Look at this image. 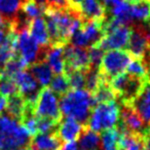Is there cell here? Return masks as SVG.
<instances>
[{
  "label": "cell",
  "mask_w": 150,
  "mask_h": 150,
  "mask_svg": "<svg viewBox=\"0 0 150 150\" xmlns=\"http://www.w3.org/2000/svg\"><path fill=\"white\" fill-rule=\"evenodd\" d=\"M31 144V136L16 119L0 115V150H19Z\"/></svg>",
  "instance_id": "obj_2"
},
{
  "label": "cell",
  "mask_w": 150,
  "mask_h": 150,
  "mask_svg": "<svg viewBox=\"0 0 150 150\" xmlns=\"http://www.w3.org/2000/svg\"><path fill=\"white\" fill-rule=\"evenodd\" d=\"M148 82L147 79L135 77L127 73H121L112 78L109 83L120 105H133L134 101L141 95Z\"/></svg>",
  "instance_id": "obj_3"
},
{
  "label": "cell",
  "mask_w": 150,
  "mask_h": 150,
  "mask_svg": "<svg viewBox=\"0 0 150 150\" xmlns=\"http://www.w3.org/2000/svg\"><path fill=\"white\" fill-rule=\"evenodd\" d=\"M18 54L29 65L37 62L39 54V45L30 35L28 28L19 32L18 36Z\"/></svg>",
  "instance_id": "obj_12"
},
{
  "label": "cell",
  "mask_w": 150,
  "mask_h": 150,
  "mask_svg": "<svg viewBox=\"0 0 150 150\" xmlns=\"http://www.w3.org/2000/svg\"><path fill=\"white\" fill-rule=\"evenodd\" d=\"M32 150H61L63 142L54 134H36L31 140Z\"/></svg>",
  "instance_id": "obj_15"
},
{
  "label": "cell",
  "mask_w": 150,
  "mask_h": 150,
  "mask_svg": "<svg viewBox=\"0 0 150 150\" xmlns=\"http://www.w3.org/2000/svg\"><path fill=\"white\" fill-rule=\"evenodd\" d=\"M92 98L96 106L99 104H106V103L114 102L116 100V96H115L112 88L110 86V83L104 76H103L99 86L95 90V92L92 94Z\"/></svg>",
  "instance_id": "obj_20"
},
{
  "label": "cell",
  "mask_w": 150,
  "mask_h": 150,
  "mask_svg": "<svg viewBox=\"0 0 150 150\" xmlns=\"http://www.w3.org/2000/svg\"><path fill=\"white\" fill-rule=\"evenodd\" d=\"M50 88L54 94L58 95L60 98L66 95L71 90L68 77L66 76V74L63 73V74L54 75L50 82Z\"/></svg>",
  "instance_id": "obj_28"
},
{
  "label": "cell",
  "mask_w": 150,
  "mask_h": 150,
  "mask_svg": "<svg viewBox=\"0 0 150 150\" xmlns=\"http://www.w3.org/2000/svg\"><path fill=\"white\" fill-rule=\"evenodd\" d=\"M25 105L26 102L20 93H17V94L13 95V96H9L7 98L6 108H5L7 115L20 122L22 115L24 113Z\"/></svg>",
  "instance_id": "obj_24"
},
{
  "label": "cell",
  "mask_w": 150,
  "mask_h": 150,
  "mask_svg": "<svg viewBox=\"0 0 150 150\" xmlns=\"http://www.w3.org/2000/svg\"><path fill=\"white\" fill-rule=\"evenodd\" d=\"M0 77H1V74H0Z\"/></svg>",
  "instance_id": "obj_47"
},
{
  "label": "cell",
  "mask_w": 150,
  "mask_h": 150,
  "mask_svg": "<svg viewBox=\"0 0 150 150\" xmlns=\"http://www.w3.org/2000/svg\"><path fill=\"white\" fill-rule=\"evenodd\" d=\"M6 103H7V98L1 96L0 95V114L5 110L6 108Z\"/></svg>",
  "instance_id": "obj_39"
},
{
  "label": "cell",
  "mask_w": 150,
  "mask_h": 150,
  "mask_svg": "<svg viewBox=\"0 0 150 150\" xmlns=\"http://www.w3.org/2000/svg\"><path fill=\"white\" fill-rule=\"evenodd\" d=\"M100 138L103 150H118L119 132L116 127L103 131Z\"/></svg>",
  "instance_id": "obj_25"
},
{
  "label": "cell",
  "mask_w": 150,
  "mask_h": 150,
  "mask_svg": "<svg viewBox=\"0 0 150 150\" xmlns=\"http://www.w3.org/2000/svg\"><path fill=\"white\" fill-rule=\"evenodd\" d=\"M83 125L73 118L66 117L64 120L60 121L57 129V136L62 142H74L78 140L79 136L83 131Z\"/></svg>",
  "instance_id": "obj_14"
},
{
  "label": "cell",
  "mask_w": 150,
  "mask_h": 150,
  "mask_svg": "<svg viewBox=\"0 0 150 150\" xmlns=\"http://www.w3.org/2000/svg\"><path fill=\"white\" fill-rule=\"evenodd\" d=\"M67 6V0H45V8L50 9H61L66 8Z\"/></svg>",
  "instance_id": "obj_35"
},
{
  "label": "cell",
  "mask_w": 150,
  "mask_h": 150,
  "mask_svg": "<svg viewBox=\"0 0 150 150\" xmlns=\"http://www.w3.org/2000/svg\"><path fill=\"white\" fill-rule=\"evenodd\" d=\"M132 60L133 57L127 50H107L103 54L99 71L108 81H110L112 78L125 72Z\"/></svg>",
  "instance_id": "obj_5"
},
{
  "label": "cell",
  "mask_w": 150,
  "mask_h": 150,
  "mask_svg": "<svg viewBox=\"0 0 150 150\" xmlns=\"http://www.w3.org/2000/svg\"><path fill=\"white\" fill-rule=\"evenodd\" d=\"M83 0H67V6L70 8L71 11H76L79 13V8Z\"/></svg>",
  "instance_id": "obj_36"
},
{
  "label": "cell",
  "mask_w": 150,
  "mask_h": 150,
  "mask_svg": "<svg viewBox=\"0 0 150 150\" xmlns=\"http://www.w3.org/2000/svg\"><path fill=\"white\" fill-rule=\"evenodd\" d=\"M133 28L129 26H119L113 31L105 34L99 44L94 47H99L102 50H121L127 46L131 38Z\"/></svg>",
  "instance_id": "obj_11"
},
{
  "label": "cell",
  "mask_w": 150,
  "mask_h": 150,
  "mask_svg": "<svg viewBox=\"0 0 150 150\" xmlns=\"http://www.w3.org/2000/svg\"><path fill=\"white\" fill-rule=\"evenodd\" d=\"M59 122L50 118L37 117V132L39 134H54L57 132Z\"/></svg>",
  "instance_id": "obj_33"
},
{
  "label": "cell",
  "mask_w": 150,
  "mask_h": 150,
  "mask_svg": "<svg viewBox=\"0 0 150 150\" xmlns=\"http://www.w3.org/2000/svg\"><path fill=\"white\" fill-rule=\"evenodd\" d=\"M131 15L133 19L143 22L150 21V0H142L135 3L131 7Z\"/></svg>",
  "instance_id": "obj_29"
},
{
  "label": "cell",
  "mask_w": 150,
  "mask_h": 150,
  "mask_svg": "<svg viewBox=\"0 0 150 150\" xmlns=\"http://www.w3.org/2000/svg\"><path fill=\"white\" fill-rule=\"evenodd\" d=\"M35 114L37 117L50 118L58 122L62 120L58 97L47 86L40 90L35 104Z\"/></svg>",
  "instance_id": "obj_6"
},
{
  "label": "cell",
  "mask_w": 150,
  "mask_h": 150,
  "mask_svg": "<svg viewBox=\"0 0 150 150\" xmlns=\"http://www.w3.org/2000/svg\"><path fill=\"white\" fill-rule=\"evenodd\" d=\"M68 77L69 84H70L71 90H84V71L73 70L70 72L65 73Z\"/></svg>",
  "instance_id": "obj_31"
},
{
  "label": "cell",
  "mask_w": 150,
  "mask_h": 150,
  "mask_svg": "<svg viewBox=\"0 0 150 150\" xmlns=\"http://www.w3.org/2000/svg\"><path fill=\"white\" fill-rule=\"evenodd\" d=\"M13 80L18 86V91L24 98V100L35 106L40 92V88L39 83L36 81L31 73L26 70L21 71L13 76Z\"/></svg>",
  "instance_id": "obj_10"
},
{
  "label": "cell",
  "mask_w": 150,
  "mask_h": 150,
  "mask_svg": "<svg viewBox=\"0 0 150 150\" xmlns=\"http://www.w3.org/2000/svg\"><path fill=\"white\" fill-rule=\"evenodd\" d=\"M61 113L65 117L73 118L82 125H86L93 108L96 106L92 95L86 90H70L61 97Z\"/></svg>",
  "instance_id": "obj_1"
},
{
  "label": "cell",
  "mask_w": 150,
  "mask_h": 150,
  "mask_svg": "<svg viewBox=\"0 0 150 150\" xmlns=\"http://www.w3.org/2000/svg\"><path fill=\"white\" fill-rule=\"evenodd\" d=\"M4 37H5L4 31H3V30H0V45H1V43L3 42V39H4Z\"/></svg>",
  "instance_id": "obj_41"
},
{
  "label": "cell",
  "mask_w": 150,
  "mask_h": 150,
  "mask_svg": "<svg viewBox=\"0 0 150 150\" xmlns=\"http://www.w3.org/2000/svg\"><path fill=\"white\" fill-rule=\"evenodd\" d=\"M8 29V24L3 20L2 16L0 13V30H3V31H6Z\"/></svg>",
  "instance_id": "obj_40"
},
{
  "label": "cell",
  "mask_w": 150,
  "mask_h": 150,
  "mask_svg": "<svg viewBox=\"0 0 150 150\" xmlns=\"http://www.w3.org/2000/svg\"><path fill=\"white\" fill-rule=\"evenodd\" d=\"M132 106L139 113L141 118L148 127L150 123V82L146 84L143 92L134 101Z\"/></svg>",
  "instance_id": "obj_18"
},
{
  "label": "cell",
  "mask_w": 150,
  "mask_h": 150,
  "mask_svg": "<svg viewBox=\"0 0 150 150\" xmlns=\"http://www.w3.org/2000/svg\"><path fill=\"white\" fill-rule=\"evenodd\" d=\"M127 74L135 76L138 78H142V79H147V66L146 63L139 59H134L129 62V64L127 65V69H125ZM149 81V80H148Z\"/></svg>",
  "instance_id": "obj_30"
},
{
  "label": "cell",
  "mask_w": 150,
  "mask_h": 150,
  "mask_svg": "<svg viewBox=\"0 0 150 150\" xmlns=\"http://www.w3.org/2000/svg\"><path fill=\"white\" fill-rule=\"evenodd\" d=\"M79 15L83 22L95 21L104 23L107 19V9L99 0H83L80 5Z\"/></svg>",
  "instance_id": "obj_13"
},
{
  "label": "cell",
  "mask_w": 150,
  "mask_h": 150,
  "mask_svg": "<svg viewBox=\"0 0 150 150\" xmlns=\"http://www.w3.org/2000/svg\"><path fill=\"white\" fill-rule=\"evenodd\" d=\"M19 150H32V148H31V146H26V147H24V148H21V149H19Z\"/></svg>",
  "instance_id": "obj_44"
},
{
  "label": "cell",
  "mask_w": 150,
  "mask_h": 150,
  "mask_svg": "<svg viewBox=\"0 0 150 150\" xmlns=\"http://www.w3.org/2000/svg\"><path fill=\"white\" fill-rule=\"evenodd\" d=\"M44 8L40 6L35 0H25L22 4L20 13L28 21H32L36 18H40L43 15Z\"/></svg>",
  "instance_id": "obj_27"
},
{
  "label": "cell",
  "mask_w": 150,
  "mask_h": 150,
  "mask_svg": "<svg viewBox=\"0 0 150 150\" xmlns=\"http://www.w3.org/2000/svg\"><path fill=\"white\" fill-rule=\"evenodd\" d=\"M127 3H133V4H135V3L139 2V1H142V0H125Z\"/></svg>",
  "instance_id": "obj_43"
},
{
  "label": "cell",
  "mask_w": 150,
  "mask_h": 150,
  "mask_svg": "<svg viewBox=\"0 0 150 150\" xmlns=\"http://www.w3.org/2000/svg\"><path fill=\"white\" fill-rule=\"evenodd\" d=\"M64 73L73 70L86 71L91 68L90 58L86 48L76 47L73 45L64 46Z\"/></svg>",
  "instance_id": "obj_8"
},
{
  "label": "cell",
  "mask_w": 150,
  "mask_h": 150,
  "mask_svg": "<svg viewBox=\"0 0 150 150\" xmlns=\"http://www.w3.org/2000/svg\"><path fill=\"white\" fill-rule=\"evenodd\" d=\"M79 140L80 150H101V138L100 134L84 127Z\"/></svg>",
  "instance_id": "obj_23"
},
{
  "label": "cell",
  "mask_w": 150,
  "mask_h": 150,
  "mask_svg": "<svg viewBox=\"0 0 150 150\" xmlns=\"http://www.w3.org/2000/svg\"><path fill=\"white\" fill-rule=\"evenodd\" d=\"M143 150H150V133L149 132H146V134L143 136Z\"/></svg>",
  "instance_id": "obj_38"
},
{
  "label": "cell",
  "mask_w": 150,
  "mask_h": 150,
  "mask_svg": "<svg viewBox=\"0 0 150 150\" xmlns=\"http://www.w3.org/2000/svg\"><path fill=\"white\" fill-rule=\"evenodd\" d=\"M17 93H19V91H18V86L13 78L1 75V77H0V95L5 98H8L9 96H13Z\"/></svg>",
  "instance_id": "obj_32"
},
{
  "label": "cell",
  "mask_w": 150,
  "mask_h": 150,
  "mask_svg": "<svg viewBox=\"0 0 150 150\" xmlns=\"http://www.w3.org/2000/svg\"><path fill=\"white\" fill-rule=\"evenodd\" d=\"M25 0H0V13L7 24L17 20Z\"/></svg>",
  "instance_id": "obj_22"
},
{
  "label": "cell",
  "mask_w": 150,
  "mask_h": 150,
  "mask_svg": "<svg viewBox=\"0 0 150 150\" xmlns=\"http://www.w3.org/2000/svg\"><path fill=\"white\" fill-rule=\"evenodd\" d=\"M45 61L56 74H63L65 71L64 47H50L45 52Z\"/></svg>",
  "instance_id": "obj_21"
},
{
  "label": "cell",
  "mask_w": 150,
  "mask_h": 150,
  "mask_svg": "<svg viewBox=\"0 0 150 150\" xmlns=\"http://www.w3.org/2000/svg\"><path fill=\"white\" fill-rule=\"evenodd\" d=\"M88 58H90V64H91V68H97L99 69L101 64V61L103 58V52L102 50H100L99 47H90L88 50Z\"/></svg>",
  "instance_id": "obj_34"
},
{
  "label": "cell",
  "mask_w": 150,
  "mask_h": 150,
  "mask_svg": "<svg viewBox=\"0 0 150 150\" xmlns=\"http://www.w3.org/2000/svg\"><path fill=\"white\" fill-rule=\"evenodd\" d=\"M61 150H78V145L76 142H69L62 146Z\"/></svg>",
  "instance_id": "obj_37"
},
{
  "label": "cell",
  "mask_w": 150,
  "mask_h": 150,
  "mask_svg": "<svg viewBox=\"0 0 150 150\" xmlns=\"http://www.w3.org/2000/svg\"><path fill=\"white\" fill-rule=\"evenodd\" d=\"M118 132V150H143V136L127 131Z\"/></svg>",
  "instance_id": "obj_19"
},
{
  "label": "cell",
  "mask_w": 150,
  "mask_h": 150,
  "mask_svg": "<svg viewBox=\"0 0 150 150\" xmlns=\"http://www.w3.org/2000/svg\"><path fill=\"white\" fill-rule=\"evenodd\" d=\"M27 68L32 76L35 78L36 81L41 86L44 88V86H47L50 84V80L52 78V71L50 69V65L45 61V59L37 61V62L29 65Z\"/></svg>",
  "instance_id": "obj_16"
},
{
  "label": "cell",
  "mask_w": 150,
  "mask_h": 150,
  "mask_svg": "<svg viewBox=\"0 0 150 150\" xmlns=\"http://www.w3.org/2000/svg\"><path fill=\"white\" fill-rule=\"evenodd\" d=\"M28 65L26 64V62L19 56H15L13 59L8 61V62L5 64L4 68H3L1 75L2 76H7V77L13 78L15 75H17L19 72L24 71L25 69H27Z\"/></svg>",
  "instance_id": "obj_26"
},
{
  "label": "cell",
  "mask_w": 150,
  "mask_h": 150,
  "mask_svg": "<svg viewBox=\"0 0 150 150\" xmlns=\"http://www.w3.org/2000/svg\"><path fill=\"white\" fill-rule=\"evenodd\" d=\"M35 1L40 5V6L43 7V8L45 7V0H35Z\"/></svg>",
  "instance_id": "obj_42"
},
{
  "label": "cell",
  "mask_w": 150,
  "mask_h": 150,
  "mask_svg": "<svg viewBox=\"0 0 150 150\" xmlns=\"http://www.w3.org/2000/svg\"><path fill=\"white\" fill-rule=\"evenodd\" d=\"M119 112L120 108L115 101L106 104H99L93 108L84 127L96 133L116 127L119 120Z\"/></svg>",
  "instance_id": "obj_4"
},
{
  "label": "cell",
  "mask_w": 150,
  "mask_h": 150,
  "mask_svg": "<svg viewBox=\"0 0 150 150\" xmlns=\"http://www.w3.org/2000/svg\"><path fill=\"white\" fill-rule=\"evenodd\" d=\"M147 127L139 113L132 105H121L119 120L116 125L118 131H127L144 136L147 132Z\"/></svg>",
  "instance_id": "obj_7"
},
{
  "label": "cell",
  "mask_w": 150,
  "mask_h": 150,
  "mask_svg": "<svg viewBox=\"0 0 150 150\" xmlns=\"http://www.w3.org/2000/svg\"><path fill=\"white\" fill-rule=\"evenodd\" d=\"M147 131H148V132H149V133H150V123H149V125H148V127H147Z\"/></svg>",
  "instance_id": "obj_45"
},
{
  "label": "cell",
  "mask_w": 150,
  "mask_h": 150,
  "mask_svg": "<svg viewBox=\"0 0 150 150\" xmlns=\"http://www.w3.org/2000/svg\"><path fill=\"white\" fill-rule=\"evenodd\" d=\"M148 24H149V30H150V22H148ZM150 35V34H149Z\"/></svg>",
  "instance_id": "obj_46"
},
{
  "label": "cell",
  "mask_w": 150,
  "mask_h": 150,
  "mask_svg": "<svg viewBox=\"0 0 150 150\" xmlns=\"http://www.w3.org/2000/svg\"><path fill=\"white\" fill-rule=\"evenodd\" d=\"M127 50L134 59H150V35L142 28L133 29Z\"/></svg>",
  "instance_id": "obj_9"
},
{
  "label": "cell",
  "mask_w": 150,
  "mask_h": 150,
  "mask_svg": "<svg viewBox=\"0 0 150 150\" xmlns=\"http://www.w3.org/2000/svg\"><path fill=\"white\" fill-rule=\"evenodd\" d=\"M28 31L33 39L37 42V44L43 46L44 48L47 47L50 44V38H48L46 24L43 18H36L30 21L28 25Z\"/></svg>",
  "instance_id": "obj_17"
}]
</instances>
